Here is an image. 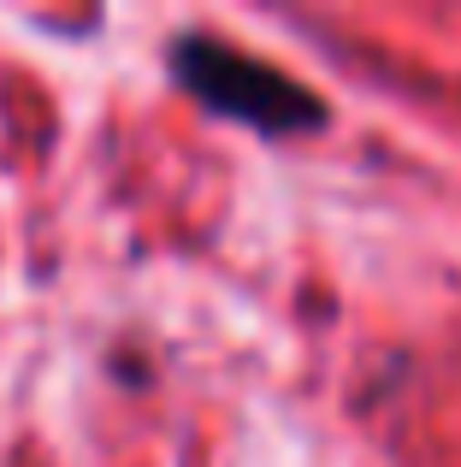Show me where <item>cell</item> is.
I'll use <instances>...</instances> for the list:
<instances>
[{"label":"cell","mask_w":461,"mask_h":467,"mask_svg":"<svg viewBox=\"0 0 461 467\" xmlns=\"http://www.w3.org/2000/svg\"><path fill=\"white\" fill-rule=\"evenodd\" d=\"M166 78L213 119L249 125L254 137H313L325 130V101L296 83L290 71H278L272 59L249 54V47L225 42L220 30H172L166 36Z\"/></svg>","instance_id":"1"}]
</instances>
